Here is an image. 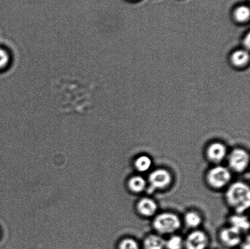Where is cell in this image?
I'll return each instance as SVG.
<instances>
[{"label":"cell","mask_w":250,"mask_h":249,"mask_svg":"<svg viewBox=\"0 0 250 249\" xmlns=\"http://www.w3.org/2000/svg\"><path fill=\"white\" fill-rule=\"evenodd\" d=\"M225 197L228 204L237 214H243L250 207V187L244 182H234L227 189Z\"/></svg>","instance_id":"cell-1"},{"label":"cell","mask_w":250,"mask_h":249,"mask_svg":"<svg viewBox=\"0 0 250 249\" xmlns=\"http://www.w3.org/2000/svg\"><path fill=\"white\" fill-rule=\"evenodd\" d=\"M153 226L160 235H170L180 229L181 221L176 214L166 212L159 214L154 218Z\"/></svg>","instance_id":"cell-2"},{"label":"cell","mask_w":250,"mask_h":249,"mask_svg":"<svg viewBox=\"0 0 250 249\" xmlns=\"http://www.w3.org/2000/svg\"><path fill=\"white\" fill-rule=\"evenodd\" d=\"M232 178L231 173L229 168L218 165L209 170L207 175L208 184L212 189H224L229 184Z\"/></svg>","instance_id":"cell-3"},{"label":"cell","mask_w":250,"mask_h":249,"mask_svg":"<svg viewBox=\"0 0 250 249\" xmlns=\"http://www.w3.org/2000/svg\"><path fill=\"white\" fill-rule=\"evenodd\" d=\"M172 182V176L168 170L157 169L153 171L148 177L149 191L162 190L170 186Z\"/></svg>","instance_id":"cell-4"},{"label":"cell","mask_w":250,"mask_h":249,"mask_svg":"<svg viewBox=\"0 0 250 249\" xmlns=\"http://www.w3.org/2000/svg\"><path fill=\"white\" fill-rule=\"evenodd\" d=\"M228 160L230 169L234 172L241 173L249 167V153L243 149H234L229 153Z\"/></svg>","instance_id":"cell-5"},{"label":"cell","mask_w":250,"mask_h":249,"mask_svg":"<svg viewBox=\"0 0 250 249\" xmlns=\"http://www.w3.org/2000/svg\"><path fill=\"white\" fill-rule=\"evenodd\" d=\"M209 243L207 234L201 230H194L188 234L185 241L187 249H205Z\"/></svg>","instance_id":"cell-6"},{"label":"cell","mask_w":250,"mask_h":249,"mask_svg":"<svg viewBox=\"0 0 250 249\" xmlns=\"http://www.w3.org/2000/svg\"><path fill=\"white\" fill-rule=\"evenodd\" d=\"M242 232L238 229L230 226L223 229L220 233V239L227 247L234 248L240 245L242 241Z\"/></svg>","instance_id":"cell-7"},{"label":"cell","mask_w":250,"mask_h":249,"mask_svg":"<svg viewBox=\"0 0 250 249\" xmlns=\"http://www.w3.org/2000/svg\"><path fill=\"white\" fill-rule=\"evenodd\" d=\"M207 155L210 162L219 164L227 157L226 146L220 142L212 143L207 148Z\"/></svg>","instance_id":"cell-8"},{"label":"cell","mask_w":250,"mask_h":249,"mask_svg":"<svg viewBox=\"0 0 250 249\" xmlns=\"http://www.w3.org/2000/svg\"><path fill=\"white\" fill-rule=\"evenodd\" d=\"M158 206L153 199L144 197L137 202V211L141 215L149 218L155 215L158 211Z\"/></svg>","instance_id":"cell-9"},{"label":"cell","mask_w":250,"mask_h":249,"mask_svg":"<svg viewBox=\"0 0 250 249\" xmlns=\"http://www.w3.org/2000/svg\"><path fill=\"white\" fill-rule=\"evenodd\" d=\"M230 62L235 68H246L250 62L249 51L244 48L234 51L230 56Z\"/></svg>","instance_id":"cell-10"},{"label":"cell","mask_w":250,"mask_h":249,"mask_svg":"<svg viewBox=\"0 0 250 249\" xmlns=\"http://www.w3.org/2000/svg\"><path fill=\"white\" fill-rule=\"evenodd\" d=\"M231 226L242 231H248L250 229V223L248 218L243 214H237L229 218Z\"/></svg>","instance_id":"cell-11"},{"label":"cell","mask_w":250,"mask_h":249,"mask_svg":"<svg viewBox=\"0 0 250 249\" xmlns=\"http://www.w3.org/2000/svg\"><path fill=\"white\" fill-rule=\"evenodd\" d=\"M166 241L160 235L151 234L145 239L144 245L146 249H164Z\"/></svg>","instance_id":"cell-12"},{"label":"cell","mask_w":250,"mask_h":249,"mask_svg":"<svg viewBox=\"0 0 250 249\" xmlns=\"http://www.w3.org/2000/svg\"><path fill=\"white\" fill-rule=\"evenodd\" d=\"M127 185L130 191L134 193H141L146 189L147 182L143 177L135 175L130 178Z\"/></svg>","instance_id":"cell-13"},{"label":"cell","mask_w":250,"mask_h":249,"mask_svg":"<svg viewBox=\"0 0 250 249\" xmlns=\"http://www.w3.org/2000/svg\"><path fill=\"white\" fill-rule=\"evenodd\" d=\"M250 11L249 7L242 5L235 9L233 12L234 19L237 23L244 24L249 21Z\"/></svg>","instance_id":"cell-14"},{"label":"cell","mask_w":250,"mask_h":249,"mask_svg":"<svg viewBox=\"0 0 250 249\" xmlns=\"http://www.w3.org/2000/svg\"><path fill=\"white\" fill-rule=\"evenodd\" d=\"M152 160L148 155H142L137 157L134 162V167L137 172H148L152 167Z\"/></svg>","instance_id":"cell-15"},{"label":"cell","mask_w":250,"mask_h":249,"mask_svg":"<svg viewBox=\"0 0 250 249\" xmlns=\"http://www.w3.org/2000/svg\"><path fill=\"white\" fill-rule=\"evenodd\" d=\"M185 222L188 228L197 229L202 223V216L197 212L188 211L185 214Z\"/></svg>","instance_id":"cell-16"},{"label":"cell","mask_w":250,"mask_h":249,"mask_svg":"<svg viewBox=\"0 0 250 249\" xmlns=\"http://www.w3.org/2000/svg\"><path fill=\"white\" fill-rule=\"evenodd\" d=\"M185 246V241L178 235L171 236L166 241L165 247L167 249H182Z\"/></svg>","instance_id":"cell-17"},{"label":"cell","mask_w":250,"mask_h":249,"mask_svg":"<svg viewBox=\"0 0 250 249\" xmlns=\"http://www.w3.org/2000/svg\"><path fill=\"white\" fill-rule=\"evenodd\" d=\"M119 249H141L138 243L132 238H125L119 245Z\"/></svg>","instance_id":"cell-18"},{"label":"cell","mask_w":250,"mask_h":249,"mask_svg":"<svg viewBox=\"0 0 250 249\" xmlns=\"http://www.w3.org/2000/svg\"><path fill=\"white\" fill-rule=\"evenodd\" d=\"M9 62V56L6 51L0 48V69L7 67Z\"/></svg>","instance_id":"cell-19"},{"label":"cell","mask_w":250,"mask_h":249,"mask_svg":"<svg viewBox=\"0 0 250 249\" xmlns=\"http://www.w3.org/2000/svg\"><path fill=\"white\" fill-rule=\"evenodd\" d=\"M250 34L248 33L247 34V35L246 36H245V38H244V40H243V45L244 46V48L246 49V50H248V51H249V48H250Z\"/></svg>","instance_id":"cell-20"},{"label":"cell","mask_w":250,"mask_h":249,"mask_svg":"<svg viewBox=\"0 0 250 249\" xmlns=\"http://www.w3.org/2000/svg\"><path fill=\"white\" fill-rule=\"evenodd\" d=\"M242 249H250L249 237H248V239H247V242L244 243V245H242Z\"/></svg>","instance_id":"cell-21"}]
</instances>
